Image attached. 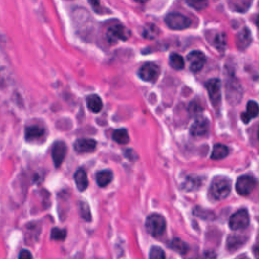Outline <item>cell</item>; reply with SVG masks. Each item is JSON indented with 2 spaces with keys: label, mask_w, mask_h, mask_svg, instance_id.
I'll return each instance as SVG.
<instances>
[{
  "label": "cell",
  "mask_w": 259,
  "mask_h": 259,
  "mask_svg": "<svg viewBox=\"0 0 259 259\" xmlns=\"http://www.w3.org/2000/svg\"><path fill=\"white\" fill-rule=\"evenodd\" d=\"M210 131V123L206 118L197 117L191 127V135L195 138L205 137Z\"/></svg>",
  "instance_id": "cell-11"
},
{
  "label": "cell",
  "mask_w": 259,
  "mask_h": 259,
  "mask_svg": "<svg viewBox=\"0 0 259 259\" xmlns=\"http://www.w3.org/2000/svg\"><path fill=\"white\" fill-rule=\"evenodd\" d=\"M165 22L169 28L174 31L185 30V28L190 27L192 24L191 19L178 12H171L167 14V17L165 18Z\"/></svg>",
  "instance_id": "cell-3"
},
{
  "label": "cell",
  "mask_w": 259,
  "mask_h": 259,
  "mask_svg": "<svg viewBox=\"0 0 259 259\" xmlns=\"http://www.w3.org/2000/svg\"><path fill=\"white\" fill-rule=\"evenodd\" d=\"M256 188V179L251 175H244L238 178L236 191L240 195H249Z\"/></svg>",
  "instance_id": "cell-7"
},
{
  "label": "cell",
  "mask_w": 259,
  "mask_h": 259,
  "mask_svg": "<svg viewBox=\"0 0 259 259\" xmlns=\"http://www.w3.org/2000/svg\"><path fill=\"white\" fill-rule=\"evenodd\" d=\"M169 64L172 68L175 69V70H181L184 68V65H185L182 57L176 53H173V54L170 55Z\"/></svg>",
  "instance_id": "cell-26"
},
{
  "label": "cell",
  "mask_w": 259,
  "mask_h": 259,
  "mask_svg": "<svg viewBox=\"0 0 259 259\" xmlns=\"http://www.w3.org/2000/svg\"><path fill=\"white\" fill-rule=\"evenodd\" d=\"M9 63L3 50L0 47V83H4L9 75Z\"/></svg>",
  "instance_id": "cell-15"
},
{
  "label": "cell",
  "mask_w": 259,
  "mask_h": 259,
  "mask_svg": "<svg viewBox=\"0 0 259 259\" xmlns=\"http://www.w3.org/2000/svg\"><path fill=\"white\" fill-rule=\"evenodd\" d=\"M125 155H126V157L128 158V159H130V160H132V161H135V160H137V155H136V153L134 152V150L133 149H127V151H126V153H125Z\"/></svg>",
  "instance_id": "cell-35"
},
{
  "label": "cell",
  "mask_w": 259,
  "mask_h": 259,
  "mask_svg": "<svg viewBox=\"0 0 259 259\" xmlns=\"http://www.w3.org/2000/svg\"><path fill=\"white\" fill-rule=\"evenodd\" d=\"M96 148V142L92 139H79L74 144V149L77 153L93 152Z\"/></svg>",
  "instance_id": "cell-13"
},
{
  "label": "cell",
  "mask_w": 259,
  "mask_h": 259,
  "mask_svg": "<svg viewBox=\"0 0 259 259\" xmlns=\"http://www.w3.org/2000/svg\"><path fill=\"white\" fill-rule=\"evenodd\" d=\"M201 112H203V108H201L196 102H193L190 106V113L192 116L197 118Z\"/></svg>",
  "instance_id": "cell-33"
},
{
  "label": "cell",
  "mask_w": 259,
  "mask_h": 259,
  "mask_svg": "<svg viewBox=\"0 0 259 259\" xmlns=\"http://www.w3.org/2000/svg\"><path fill=\"white\" fill-rule=\"evenodd\" d=\"M236 259H250L248 256H246L245 254H243V255H240V256H238Z\"/></svg>",
  "instance_id": "cell-37"
},
{
  "label": "cell",
  "mask_w": 259,
  "mask_h": 259,
  "mask_svg": "<svg viewBox=\"0 0 259 259\" xmlns=\"http://www.w3.org/2000/svg\"><path fill=\"white\" fill-rule=\"evenodd\" d=\"M231 180L225 176H217L212 181L210 186V195L216 200H222L229 196L231 193Z\"/></svg>",
  "instance_id": "cell-1"
},
{
  "label": "cell",
  "mask_w": 259,
  "mask_h": 259,
  "mask_svg": "<svg viewBox=\"0 0 259 259\" xmlns=\"http://www.w3.org/2000/svg\"><path fill=\"white\" fill-rule=\"evenodd\" d=\"M249 223L250 218L247 210L241 209L232 215L229 221V226L234 231H239V230L246 229L249 226Z\"/></svg>",
  "instance_id": "cell-4"
},
{
  "label": "cell",
  "mask_w": 259,
  "mask_h": 259,
  "mask_svg": "<svg viewBox=\"0 0 259 259\" xmlns=\"http://www.w3.org/2000/svg\"><path fill=\"white\" fill-rule=\"evenodd\" d=\"M206 88L213 106L219 107L221 104V81L217 78L211 79L206 83Z\"/></svg>",
  "instance_id": "cell-8"
},
{
  "label": "cell",
  "mask_w": 259,
  "mask_h": 259,
  "mask_svg": "<svg viewBox=\"0 0 259 259\" xmlns=\"http://www.w3.org/2000/svg\"><path fill=\"white\" fill-rule=\"evenodd\" d=\"M113 178V174L110 170H102L96 173V182L100 188H105L108 185Z\"/></svg>",
  "instance_id": "cell-21"
},
{
  "label": "cell",
  "mask_w": 259,
  "mask_h": 259,
  "mask_svg": "<svg viewBox=\"0 0 259 259\" xmlns=\"http://www.w3.org/2000/svg\"><path fill=\"white\" fill-rule=\"evenodd\" d=\"M134 1H136L138 3H146L149 1V0H134Z\"/></svg>",
  "instance_id": "cell-38"
},
{
  "label": "cell",
  "mask_w": 259,
  "mask_h": 259,
  "mask_svg": "<svg viewBox=\"0 0 259 259\" xmlns=\"http://www.w3.org/2000/svg\"><path fill=\"white\" fill-rule=\"evenodd\" d=\"M86 104H87V108H89V110L94 113H97L103 109L102 98L96 94H91L86 98Z\"/></svg>",
  "instance_id": "cell-20"
},
{
  "label": "cell",
  "mask_w": 259,
  "mask_h": 259,
  "mask_svg": "<svg viewBox=\"0 0 259 259\" xmlns=\"http://www.w3.org/2000/svg\"><path fill=\"white\" fill-rule=\"evenodd\" d=\"M190 70L193 73H198L206 64V56L199 51H194L188 55Z\"/></svg>",
  "instance_id": "cell-10"
},
{
  "label": "cell",
  "mask_w": 259,
  "mask_h": 259,
  "mask_svg": "<svg viewBox=\"0 0 259 259\" xmlns=\"http://www.w3.org/2000/svg\"><path fill=\"white\" fill-rule=\"evenodd\" d=\"M186 3L196 10H203L209 4L208 0H186Z\"/></svg>",
  "instance_id": "cell-30"
},
{
  "label": "cell",
  "mask_w": 259,
  "mask_h": 259,
  "mask_svg": "<svg viewBox=\"0 0 259 259\" xmlns=\"http://www.w3.org/2000/svg\"><path fill=\"white\" fill-rule=\"evenodd\" d=\"M252 37L247 27H244L242 31L239 32L236 38V43H237V47L240 50H245L248 48V46L251 44Z\"/></svg>",
  "instance_id": "cell-14"
},
{
  "label": "cell",
  "mask_w": 259,
  "mask_h": 259,
  "mask_svg": "<svg viewBox=\"0 0 259 259\" xmlns=\"http://www.w3.org/2000/svg\"><path fill=\"white\" fill-rule=\"evenodd\" d=\"M148 233L153 237H160L164 234L166 229V221L163 216L152 214L146 219L145 223Z\"/></svg>",
  "instance_id": "cell-2"
},
{
  "label": "cell",
  "mask_w": 259,
  "mask_h": 259,
  "mask_svg": "<svg viewBox=\"0 0 259 259\" xmlns=\"http://www.w3.org/2000/svg\"><path fill=\"white\" fill-rule=\"evenodd\" d=\"M150 259H166L165 252L159 246H153L149 254Z\"/></svg>",
  "instance_id": "cell-32"
},
{
  "label": "cell",
  "mask_w": 259,
  "mask_h": 259,
  "mask_svg": "<svg viewBox=\"0 0 259 259\" xmlns=\"http://www.w3.org/2000/svg\"><path fill=\"white\" fill-rule=\"evenodd\" d=\"M112 139L119 144H127L130 142V137L128 135L127 130H125V129H120V130H116V131H113Z\"/></svg>",
  "instance_id": "cell-27"
},
{
  "label": "cell",
  "mask_w": 259,
  "mask_h": 259,
  "mask_svg": "<svg viewBox=\"0 0 259 259\" xmlns=\"http://www.w3.org/2000/svg\"><path fill=\"white\" fill-rule=\"evenodd\" d=\"M170 248L171 249H173L174 251L178 252L179 254L181 255H184L186 252H188L189 250V246H188V244L184 243L181 239L179 238H175L173 241L171 242L170 244Z\"/></svg>",
  "instance_id": "cell-25"
},
{
  "label": "cell",
  "mask_w": 259,
  "mask_h": 259,
  "mask_svg": "<svg viewBox=\"0 0 259 259\" xmlns=\"http://www.w3.org/2000/svg\"><path fill=\"white\" fill-rule=\"evenodd\" d=\"M67 154V146L62 141H58L54 144L52 148V158L56 167H59L66 157Z\"/></svg>",
  "instance_id": "cell-12"
},
{
  "label": "cell",
  "mask_w": 259,
  "mask_h": 259,
  "mask_svg": "<svg viewBox=\"0 0 259 259\" xmlns=\"http://www.w3.org/2000/svg\"><path fill=\"white\" fill-rule=\"evenodd\" d=\"M229 155V149L223 144H217L213 148V152L211 154V159L213 160H221Z\"/></svg>",
  "instance_id": "cell-22"
},
{
  "label": "cell",
  "mask_w": 259,
  "mask_h": 259,
  "mask_svg": "<svg viewBox=\"0 0 259 259\" xmlns=\"http://www.w3.org/2000/svg\"><path fill=\"white\" fill-rule=\"evenodd\" d=\"M247 238L246 237H243L240 235H231L229 236L228 240H227V249L229 251H235L239 248H241L244 244L246 243Z\"/></svg>",
  "instance_id": "cell-17"
},
{
  "label": "cell",
  "mask_w": 259,
  "mask_h": 259,
  "mask_svg": "<svg viewBox=\"0 0 259 259\" xmlns=\"http://www.w3.org/2000/svg\"><path fill=\"white\" fill-rule=\"evenodd\" d=\"M226 41H227L226 35L223 33H219L215 36L212 43H213V45L218 50H223L226 47V43H227Z\"/></svg>",
  "instance_id": "cell-29"
},
{
  "label": "cell",
  "mask_w": 259,
  "mask_h": 259,
  "mask_svg": "<svg viewBox=\"0 0 259 259\" xmlns=\"http://www.w3.org/2000/svg\"><path fill=\"white\" fill-rule=\"evenodd\" d=\"M79 213L81 218L85 221L90 222L91 221V213H90V209L87 203H85V201H80L79 203Z\"/></svg>",
  "instance_id": "cell-28"
},
{
  "label": "cell",
  "mask_w": 259,
  "mask_h": 259,
  "mask_svg": "<svg viewBox=\"0 0 259 259\" xmlns=\"http://www.w3.org/2000/svg\"><path fill=\"white\" fill-rule=\"evenodd\" d=\"M160 75V68L153 62H147L139 70V76L147 82H155Z\"/></svg>",
  "instance_id": "cell-6"
},
{
  "label": "cell",
  "mask_w": 259,
  "mask_h": 259,
  "mask_svg": "<svg viewBox=\"0 0 259 259\" xmlns=\"http://www.w3.org/2000/svg\"><path fill=\"white\" fill-rule=\"evenodd\" d=\"M74 180H75L77 189L80 192H84L86 189H87V186H88V178H87V175H86V172L84 171V169L80 168V169H78L75 172Z\"/></svg>",
  "instance_id": "cell-18"
},
{
  "label": "cell",
  "mask_w": 259,
  "mask_h": 259,
  "mask_svg": "<svg viewBox=\"0 0 259 259\" xmlns=\"http://www.w3.org/2000/svg\"><path fill=\"white\" fill-rule=\"evenodd\" d=\"M142 35L145 39L154 40L160 35V31H159V28H158L155 24L149 23V24L145 25V27H144Z\"/></svg>",
  "instance_id": "cell-24"
},
{
  "label": "cell",
  "mask_w": 259,
  "mask_h": 259,
  "mask_svg": "<svg viewBox=\"0 0 259 259\" xmlns=\"http://www.w3.org/2000/svg\"><path fill=\"white\" fill-rule=\"evenodd\" d=\"M91 6L96 12H102V5H100V0H88Z\"/></svg>",
  "instance_id": "cell-34"
},
{
  "label": "cell",
  "mask_w": 259,
  "mask_h": 259,
  "mask_svg": "<svg viewBox=\"0 0 259 259\" xmlns=\"http://www.w3.org/2000/svg\"><path fill=\"white\" fill-rule=\"evenodd\" d=\"M19 259H33L32 253L28 250H22L19 255Z\"/></svg>",
  "instance_id": "cell-36"
},
{
  "label": "cell",
  "mask_w": 259,
  "mask_h": 259,
  "mask_svg": "<svg viewBox=\"0 0 259 259\" xmlns=\"http://www.w3.org/2000/svg\"><path fill=\"white\" fill-rule=\"evenodd\" d=\"M45 136V129L40 126H30L25 129V140L36 141Z\"/></svg>",
  "instance_id": "cell-16"
},
{
  "label": "cell",
  "mask_w": 259,
  "mask_h": 259,
  "mask_svg": "<svg viewBox=\"0 0 259 259\" xmlns=\"http://www.w3.org/2000/svg\"><path fill=\"white\" fill-rule=\"evenodd\" d=\"M226 93L230 103L238 104L242 96V89L238 80L234 77L230 78L226 84Z\"/></svg>",
  "instance_id": "cell-9"
},
{
  "label": "cell",
  "mask_w": 259,
  "mask_h": 259,
  "mask_svg": "<svg viewBox=\"0 0 259 259\" xmlns=\"http://www.w3.org/2000/svg\"><path fill=\"white\" fill-rule=\"evenodd\" d=\"M130 36H131V32L128 28L122 24H117L110 26L108 32H107V41L109 44H116L119 41H127Z\"/></svg>",
  "instance_id": "cell-5"
},
{
  "label": "cell",
  "mask_w": 259,
  "mask_h": 259,
  "mask_svg": "<svg viewBox=\"0 0 259 259\" xmlns=\"http://www.w3.org/2000/svg\"><path fill=\"white\" fill-rule=\"evenodd\" d=\"M257 114H258V105L256 102H254V100H250V102H248L247 104L246 112L242 113L241 118L244 123L248 124L251 119L257 117Z\"/></svg>",
  "instance_id": "cell-19"
},
{
  "label": "cell",
  "mask_w": 259,
  "mask_h": 259,
  "mask_svg": "<svg viewBox=\"0 0 259 259\" xmlns=\"http://www.w3.org/2000/svg\"><path fill=\"white\" fill-rule=\"evenodd\" d=\"M67 236V232L66 230L64 229H59V228H54L52 230V233H51V238L53 240H56V241H63L65 240Z\"/></svg>",
  "instance_id": "cell-31"
},
{
  "label": "cell",
  "mask_w": 259,
  "mask_h": 259,
  "mask_svg": "<svg viewBox=\"0 0 259 259\" xmlns=\"http://www.w3.org/2000/svg\"><path fill=\"white\" fill-rule=\"evenodd\" d=\"M230 6L236 11H246L252 3V0H229Z\"/></svg>",
  "instance_id": "cell-23"
}]
</instances>
